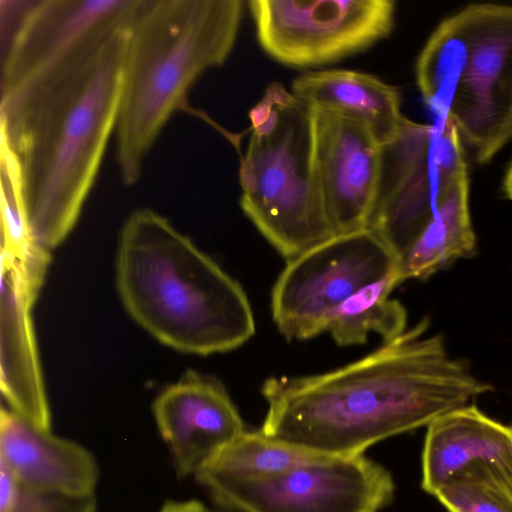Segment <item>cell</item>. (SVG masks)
Returning <instances> with one entry per match:
<instances>
[{
  "label": "cell",
  "mask_w": 512,
  "mask_h": 512,
  "mask_svg": "<svg viewBox=\"0 0 512 512\" xmlns=\"http://www.w3.org/2000/svg\"><path fill=\"white\" fill-rule=\"evenodd\" d=\"M423 319L363 358L262 385L268 410L259 430L276 441L328 456L361 455L394 435L428 426L492 387L452 358Z\"/></svg>",
  "instance_id": "cell-1"
},
{
  "label": "cell",
  "mask_w": 512,
  "mask_h": 512,
  "mask_svg": "<svg viewBox=\"0 0 512 512\" xmlns=\"http://www.w3.org/2000/svg\"><path fill=\"white\" fill-rule=\"evenodd\" d=\"M131 21L1 91V142L18 166L31 238L48 251L74 227L116 128Z\"/></svg>",
  "instance_id": "cell-2"
},
{
  "label": "cell",
  "mask_w": 512,
  "mask_h": 512,
  "mask_svg": "<svg viewBox=\"0 0 512 512\" xmlns=\"http://www.w3.org/2000/svg\"><path fill=\"white\" fill-rule=\"evenodd\" d=\"M116 282L131 317L176 350L228 352L255 333L243 287L153 210H136L125 221Z\"/></svg>",
  "instance_id": "cell-3"
},
{
  "label": "cell",
  "mask_w": 512,
  "mask_h": 512,
  "mask_svg": "<svg viewBox=\"0 0 512 512\" xmlns=\"http://www.w3.org/2000/svg\"><path fill=\"white\" fill-rule=\"evenodd\" d=\"M241 0H140L130 24L116 122L122 181L135 184L145 159L190 87L231 54Z\"/></svg>",
  "instance_id": "cell-4"
},
{
  "label": "cell",
  "mask_w": 512,
  "mask_h": 512,
  "mask_svg": "<svg viewBox=\"0 0 512 512\" xmlns=\"http://www.w3.org/2000/svg\"><path fill=\"white\" fill-rule=\"evenodd\" d=\"M415 75L425 103L489 162L512 138V5L470 4L443 20Z\"/></svg>",
  "instance_id": "cell-5"
},
{
  "label": "cell",
  "mask_w": 512,
  "mask_h": 512,
  "mask_svg": "<svg viewBox=\"0 0 512 512\" xmlns=\"http://www.w3.org/2000/svg\"><path fill=\"white\" fill-rule=\"evenodd\" d=\"M240 206L287 260L335 236L318 187L310 108L273 82L250 109Z\"/></svg>",
  "instance_id": "cell-6"
},
{
  "label": "cell",
  "mask_w": 512,
  "mask_h": 512,
  "mask_svg": "<svg viewBox=\"0 0 512 512\" xmlns=\"http://www.w3.org/2000/svg\"><path fill=\"white\" fill-rule=\"evenodd\" d=\"M382 146L376 205L369 224L399 257L451 191L469 178L462 138L448 119L433 124L406 118Z\"/></svg>",
  "instance_id": "cell-7"
},
{
  "label": "cell",
  "mask_w": 512,
  "mask_h": 512,
  "mask_svg": "<svg viewBox=\"0 0 512 512\" xmlns=\"http://www.w3.org/2000/svg\"><path fill=\"white\" fill-rule=\"evenodd\" d=\"M195 479L218 506L238 512H379L395 491L390 472L363 454L330 456L270 476L203 469Z\"/></svg>",
  "instance_id": "cell-8"
},
{
  "label": "cell",
  "mask_w": 512,
  "mask_h": 512,
  "mask_svg": "<svg viewBox=\"0 0 512 512\" xmlns=\"http://www.w3.org/2000/svg\"><path fill=\"white\" fill-rule=\"evenodd\" d=\"M397 265L398 257L370 228L335 235L288 259L271 293L278 331L287 340L325 332L342 302Z\"/></svg>",
  "instance_id": "cell-9"
},
{
  "label": "cell",
  "mask_w": 512,
  "mask_h": 512,
  "mask_svg": "<svg viewBox=\"0 0 512 512\" xmlns=\"http://www.w3.org/2000/svg\"><path fill=\"white\" fill-rule=\"evenodd\" d=\"M262 49L295 68L326 65L386 38L395 23L393 0H251Z\"/></svg>",
  "instance_id": "cell-10"
},
{
  "label": "cell",
  "mask_w": 512,
  "mask_h": 512,
  "mask_svg": "<svg viewBox=\"0 0 512 512\" xmlns=\"http://www.w3.org/2000/svg\"><path fill=\"white\" fill-rule=\"evenodd\" d=\"M140 0L23 2L1 65V91L37 77L129 23Z\"/></svg>",
  "instance_id": "cell-11"
},
{
  "label": "cell",
  "mask_w": 512,
  "mask_h": 512,
  "mask_svg": "<svg viewBox=\"0 0 512 512\" xmlns=\"http://www.w3.org/2000/svg\"><path fill=\"white\" fill-rule=\"evenodd\" d=\"M313 162L336 235L369 227L377 201L382 146L360 121L312 109Z\"/></svg>",
  "instance_id": "cell-12"
},
{
  "label": "cell",
  "mask_w": 512,
  "mask_h": 512,
  "mask_svg": "<svg viewBox=\"0 0 512 512\" xmlns=\"http://www.w3.org/2000/svg\"><path fill=\"white\" fill-rule=\"evenodd\" d=\"M152 411L179 478L195 477L245 431L224 386L208 376L191 373L168 386Z\"/></svg>",
  "instance_id": "cell-13"
},
{
  "label": "cell",
  "mask_w": 512,
  "mask_h": 512,
  "mask_svg": "<svg viewBox=\"0 0 512 512\" xmlns=\"http://www.w3.org/2000/svg\"><path fill=\"white\" fill-rule=\"evenodd\" d=\"M45 273L23 258L1 253L0 386L12 411L37 427L50 429L31 319Z\"/></svg>",
  "instance_id": "cell-14"
},
{
  "label": "cell",
  "mask_w": 512,
  "mask_h": 512,
  "mask_svg": "<svg viewBox=\"0 0 512 512\" xmlns=\"http://www.w3.org/2000/svg\"><path fill=\"white\" fill-rule=\"evenodd\" d=\"M0 466L25 487L72 495H95L100 476L88 449L5 408L0 412Z\"/></svg>",
  "instance_id": "cell-15"
},
{
  "label": "cell",
  "mask_w": 512,
  "mask_h": 512,
  "mask_svg": "<svg viewBox=\"0 0 512 512\" xmlns=\"http://www.w3.org/2000/svg\"><path fill=\"white\" fill-rule=\"evenodd\" d=\"M422 488L431 495L468 466L481 463L512 478V427L473 405L452 410L427 426Z\"/></svg>",
  "instance_id": "cell-16"
},
{
  "label": "cell",
  "mask_w": 512,
  "mask_h": 512,
  "mask_svg": "<svg viewBox=\"0 0 512 512\" xmlns=\"http://www.w3.org/2000/svg\"><path fill=\"white\" fill-rule=\"evenodd\" d=\"M291 92L309 108L360 121L381 145L392 140L406 120L398 89L365 72L349 69L307 72L294 79Z\"/></svg>",
  "instance_id": "cell-17"
},
{
  "label": "cell",
  "mask_w": 512,
  "mask_h": 512,
  "mask_svg": "<svg viewBox=\"0 0 512 512\" xmlns=\"http://www.w3.org/2000/svg\"><path fill=\"white\" fill-rule=\"evenodd\" d=\"M476 252V236L469 210V178L460 182L403 252L398 260L399 275L425 280L456 260Z\"/></svg>",
  "instance_id": "cell-18"
},
{
  "label": "cell",
  "mask_w": 512,
  "mask_h": 512,
  "mask_svg": "<svg viewBox=\"0 0 512 512\" xmlns=\"http://www.w3.org/2000/svg\"><path fill=\"white\" fill-rule=\"evenodd\" d=\"M401 283L397 265L342 302L330 316L325 332L341 346L363 344L370 333L379 334L384 342L397 337L406 330L407 314L390 295Z\"/></svg>",
  "instance_id": "cell-19"
},
{
  "label": "cell",
  "mask_w": 512,
  "mask_h": 512,
  "mask_svg": "<svg viewBox=\"0 0 512 512\" xmlns=\"http://www.w3.org/2000/svg\"><path fill=\"white\" fill-rule=\"evenodd\" d=\"M327 457L330 456L273 440L260 431H244L203 469L236 475L270 476Z\"/></svg>",
  "instance_id": "cell-20"
},
{
  "label": "cell",
  "mask_w": 512,
  "mask_h": 512,
  "mask_svg": "<svg viewBox=\"0 0 512 512\" xmlns=\"http://www.w3.org/2000/svg\"><path fill=\"white\" fill-rule=\"evenodd\" d=\"M434 496L449 512H512V478L477 463L449 479Z\"/></svg>",
  "instance_id": "cell-21"
},
{
  "label": "cell",
  "mask_w": 512,
  "mask_h": 512,
  "mask_svg": "<svg viewBox=\"0 0 512 512\" xmlns=\"http://www.w3.org/2000/svg\"><path fill=\"white\" fill-rule=\"evenodd\" d=\"M95 495L36 490L19 484L0 466V512H96Z\"/></svg>",
  "instance_id": "cell-22"
},
{
  "label": "cell",
  "mask_w": 512,
  "mask_h": 512,
  "mask_svg": "<svg viewBox=\"0 0 512 512\" xmlns=\"http://www.w3.org/2000/svg\"><path fill=\"white\" fill-rule=\"evenodd\" d=\"M158 512H218L215 511L202 502L189 499V500H168L166 501Z\"/></svg>",
  "instance_id": "cell-23"
},
{
  "label": "cell",
  "mask_w": 512,
  "mask_h": 512,
  "mask_svg": "<svg viewBox=\"0 0 512 512\" xmlns=\"http://www.w3.org/2000/svg\"><path fill=\"white\" fill-rule=\"evenodd\" d=\"M503 189L506 197L512 201V163L506 172L503 182Z\"/></svg>",
  "instance_id": "cell-24"
}]
</instances>
